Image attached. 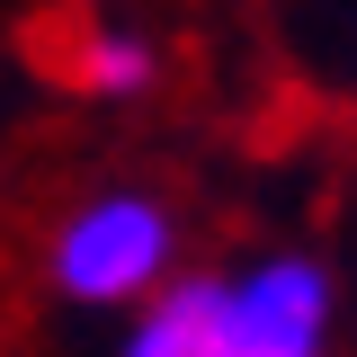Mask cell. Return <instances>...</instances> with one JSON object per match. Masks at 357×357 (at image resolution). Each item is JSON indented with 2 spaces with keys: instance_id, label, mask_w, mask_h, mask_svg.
<instances>
[{
  "instance_id": "cell-1",
  "label": "cell",
  "mask_w": 357,
  "mask_h": 357,
  "mask_svg": "<svg viewBox=\"0 0 357 357\" xmlns=\"http://www.w3.org/2000/svg\"><path fill=\"white\" fill-rule=\"evenodd\" d=\"M170 259H178V223L143 188H98L54 232V286L72 304H143L170 286Z\"/></svg>"
},
{
  "instance_id": "cell-2",
  "label": "cell",
  "mask_w": 357,
  "mask_h": 357,
  "mask_svg": "<svg viewBox=\"0 0 357 357\" xmlns=\"http://www.w3.org/2000/svg\"><path fill=\"white\" fill-rule=\"evenodd\" d=\"M232 331H241V357H321V331H331L321 259H304V250L259 259L232 286Z\"/></svg>"
},
{
  "instance_id": "cell-3",
  "label": "cell",
  "mask_w": 357,
  "mask_h": 357,
  "mask_svg": "<svg viewBox=\"0 0 357 357\" xmlns=\"http://www.w3.org/2000/svg\"><path fill=\"white\" fill-rule=\"evenodd\" d=\"M126 357H241L232 286H215V277H178V286H161V295H143V321H134Z\"/></svg>"
},
{
  "instance_id": "cell-4",
  "label": "cell",
  "mask_w": 357,
  "mask_h": 357,
  "mask_svg": "<svg viewBox=\"0 0 357 357\" xmlns=\"http://www.w3.org/2000/svg\"><path fill=\"white\" fill-rule=\"evenodd\" d=\"M63 72H72L81 89H98V98H134V89H152L161 63H152V45L126 36V27H89V36L63 54Z\"/></svg>"
}]
</instances>
